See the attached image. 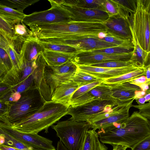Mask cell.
I'll return each instance as SVG.
<instances>
[{
  "label": "cell",
  "instance_id": "cell-26",
  "mask_svg": "<svg viewBox=\"0 0 150 150\" xmlns=\"http://www.w3.org/2000/svg\"><path fill=\"white\" fill-rule=\"evenodd\" d=\"M134 49L133 43L125 46H117L101 49L77 53L74 56H81L92 54L104 53L117 54L132 52Z\"/></svg>",
  "mask_w": 150,
  "mask_h": 150
},
{
  "label": "cell",
  "instance_id": "cell-9",
  "mask_svg": "<svg viewBox=\"0 0 150 150\" xmlns=\"http://www.w3.org/2000/svg\"><path fill=\"white\" fill-rule=\"evenodd\" d=\"M111 100L97 99L76 107L70 106L67 115L71 116L70 119L78 122H86L96 116L113 110L116 106Z\"/></svg>",
  "mask_w": 150,
  "mask_h": 150
},
{
  "label": "cell",
  "instance_id": "cell-20",
  "mask_svg": "<svg viewBox=\"0 0 150 150\" xmlns=\"http://www.w3.org/2000/svg\"><path fill=\"white\" fill-rule=\"evenodd\" d=\"M44 49L35 37L25 41L23 44L20 54L24 64L35 60Z\"/></svg>",
  "mask_w": 150,
  "mask_h": 150
},
{
  "label": "cell",
  "instance_id": "cell-16",
  "mask_svg": "<svg viewBox=\"0 0 150 150\" xmlns=\"http://www.w3.org/2000/svg\"><path fill=\"white\" fill-rule=\"evenodd\" d=\"M77 66L79 69L105 80L118 77L141 67L132 66L114 68L86 65Z\"/></svg>",
  "mask_w": 150,
  "mask_h": 150
},
{
  "label": "cell",
  "instance_id": "cell-50",
  "mask_svg": "<svg viewBox=\"0 0 150 150\" xmlns=\"http://www.w3.org/2000/svg\"><path fill=\"white\" fill-rule=\"evenodd\" d=\"M148 122L150 128V118H147Z\"/></svg>",
  "mask_w": 150,
  "mask_h": 150
},
{
  "label": "cell",
  "instance_id": "cell-13",
  "mask_svg": "<svg viewBox=\"0 0 150 150\" xmlns=\"http://www.w3.org/2000/svg\"><path fill=\"white\" fill-rule=\"evenodd\" d=\"M103 23L108 35L125 40L132 41L130 23L119 14L109 16Z\"/></svg>",
  "mask_w": 150,
  "mask_h": 150
},
{
  "label": "cell",
  "instance_id": "cell-35",
  "mask_svg": "<svg viewBox=\"0 0 150 150\" xmlns=\"http://www.w3.org/2000/svg\"><path fill=\"white\" fill-rule=\"evenodd\" d=\"M0 77L6 74L12 68V61L6 52L0 48Z\"/></svg>",
  "mask_w": 150,
  "mask_h": 150
},
{
  "label": "cell",
  "instance_id": "cell-43",
  "mask_svg": "<svg viewBox=\"0 0 150 150\" xmlns=\"http://www.w3.org/2000/svg\"><path fill=\"white\" fill-rule=\"evenodd\" d=\"M113 150H126L128 148L127 146L119 144H113Z\"/></svg>",
  "mask_w": 150,
  "mask_h": 150
},
{
  "label": "cell",
  "instance_id": "cell-40",
  "mask_svg": "<svg viewBox=\"0 0 150 150\" xmlns=\"http://www.w3.org/2000/svg\"><path fill=\"white\" fill-rule=\"evenodd\" d=\"M132 150H150V135L140 142Z\"/></svg>",
  "mask_w": 150,
  "mask_h": 150
},
{
  "label": "cell",
  "instance_id": "cell-34",
  "mask_svg": "<svg viewBox=\"0 0 150 150\" xmlns=\"http://www.w3.org/2000/svg\"><path fill=\"white\" fill-rule=\"evenodd\" d=\"M87 66L114 68L132 66L142 67L138 63L136 60L131 59L130 60L127 61H110Z\"/></svg>",
  "mask_w": 150,
  "mask_h": 150
},
{
  "label": "cell",
  "instance_id": "cell-23",
  "mask_svg": "<svg viewBox=\"0 0 150 150\" xmlns=\"http://www.w3.org/2000/svg\"><path fill=\"white\" fill-rule=\"evenodd\" d=\"M26 15L17 10L0 4V17L9 24L15 25L23 21Z\"/></svg>",
  "mask_w": 150,
  "mask_h": 150
},
{
  "label": "cell",
  "instance_id": "cell-44",
  "mask_svg": "<svg viewBox=\"0 0 150 150\" xmlns=\"http://www.w3.org/2000/svg\"><path fill=\"white\" fill-rule=\"evenodd\" d=\"M56 150H68L62 142L59 140L57 143Z\"/></svg>",
  "mask_w": 150,
  "mask_h": 150
},
{
  "label": "cell",
  "instance_id": "cell-14",
  "mask_svg": "<svg viewBox=\"0 0 150 150\" xmlns=\"http://www.w3.org/2000/svg\"><path fill=\"white\" fill-rule=\"evenodd\" d=\"M132 52L117 54L96 53L81 56H74L71 61L78 66L90 65L110 61H127L131 59Z\"/></svg>",
  "mask_w": 150,
  "mask_h": 150
},
{
  "label": "cell",
  "instance_id": "cell-17",
  "mask_svg": "<svg viewBox=\"0 0 150 150\" xmlns=\"http://www.w3.org/2000/svg\"><path fill=\"white\" fill-rule=\"evenodd\" d=\"M112 91L109 85L103 83L81 96L71 101L70 106L74 107L87 103L93 100H111Z\"/></svg>",
  "mask_w": 150,
  "mask_h": 150
},
{
  "label": "cell",
  "instance_id": "cell-47",
  "mask_svg": "<svg viewBox=\"0 0 150 150\" xmlns=\"http://www.w3.org/2000/svg\"><path fill=\"white\" fill-rule=\"evenodd\" d=\"M148 65L150 67V52L148 53L144 67H146Z\"/></svg>",
  "mask_w": 150,
  "mask_h": 150
},
{
  "label": "cell",
  "instance_id": "cell-4",
  "mask_svg": "<svg viewBox=\"0 0 150 150\" xmlns=\"http://www.w3.org/2000/svg\"><path fill=\"white\" fill-rule=\"evenodd\" d=\"M21 94L18 101L8 103L7 117L12 125L32 115L46 102L36 89L28 90Z\"/></svg>",
  "mask_w": 150,
  "mask_h": 150
},
{
  "label": "cell",
  "instance_id": "cell-19",
  "mask_svg": "<svg viewBox=\"0 0 150 150\" xmlns=\"http://www.w3.org/2000/svg\"><path fill=\"white\" fill-rule=\"evenodd\" d=\"M79 87L71 79L62 83L55 87L51 100L69 107L73 94Z\"/></svg>",
  "mask_w": 150,
  "mask_h": 150
},
{
  "label": "cell",
  "instance_id": "cell-41",
  "mask_svg": "<svg viewBox=\"0 0 150 150\" xmlns=\"http://www.w3.org/2000/svg\"><path fill=\"white\" fill-rule=\"evenodd\" d=\"M146 81L147 79L146 76L142 75L130 79L127 81L126 82H128L139 87L140 85L146 83Z\"/></svg>",
  "mask_w": 150,
  "mask_h": 150
},
{
  "label": "cell",
  "instance_id": "cell-30",
  "mask_svg": "<svg viewBox=\"0 0 150 150\" xmlns=\"http://www.w3.org/2000/svg\"><path fill=\"white\" fill-rule=\"evenodd\" d=\"M71 79L80 87L97 81H105L79 69Z\"/></svg>",
  "mask_w": 150,
  "mask_h": 150
},
{
  "label": "cell",
  "instance_id": "cell-38",
  "mask_svg": "<svg viewBox=\"0 0 150 150\" xmlns=\"http://www.w3.org/2000/svg\"><path fill=\"white\" fill-rule=\"evenodd\" d=\"M103 6L109 16L118 14L117 4L113 0H104Z\"/></svg>",
  "mask_w": 150,
  "mask_h": 150
},
{
  "label": "cell",
  "instance_id": "cell-7",
  "mask_svg": "<svg viewBox=\"0 0 150 150\" xmlns=\"http://www.w3.org/2000/svg\"><path fill=\"white\" fill-rule=\"evenodd\" d=\"M136 11L131 26L142 48L150 52V23L149 10L150 0H137Z\"/></svg>",
  "mask_w": 150,
  "mask_h": 150
},
{
  "label": "cell",
  "instance_id": "cell-6",
  "mask_svg": "<svg viewBox=\"0 0 150 150\" xmlns=\"http://www.w3.org/2000/svg\"><path fill=\"white\" fill-rule=\"evenodd\" d=\"M106 33L97 35H75L39 40L49 43L68 45L76 48L78 52L117 46L101 39Z\"/></svg>",
  "mask_w": 150,
  "mask_h": 150
},
{
  "label": "cell",
  "instance_id": "cell-46",
  "mask_svg": "<svg viewBox=\"0 0 150 150\" xmlns=\"http://www.w3.org/2000/svg\"><path fill=\"white\" fill-rule=\"evenodd\" d=\"M135 100L138 104V105H143L146 102L145 99L144 97L136 99Z\"/></svg>",
  "mask_w": 150,
  "mask_h": 150
},
{
  "label": "cell",
  "instance_id": "cell-33",
  "mask_svg": "<svg viewBox=\"0 0 150 150\" xmlns=\"http://www.w3.org/2000/svg\"><path fill=\"white\" fill-rule=\"evenodd\" d=\"M39 0H1L0 4L6 6L11 8H16L19 11L23 13L27 7L38 2Z\"/></svg>",
  "mask_w": 150,
  "mask_h": 150
},
{
  "label": "cell",
  "instance_id": "cell-49",
  "mask_svg": "<svg viewBox=\"0 0 150 150\" xmlns=\"http://www.w3.org/2000/svg\"><path fill=\"white\" fill-rule=\"evenodd\" d=\"M149 23H150V8L149 10ZM149 50L150 52V38H149Z\"/></svg>",
  "mask_w": 150,
  "mask_h": 150
},
{
  "label": "cell",
  "instance_id": "cell-32",
  "mask_svg": "<svg viewBox=\"0 0 150 150\" xmlns=\"http://www.w3.org/2000/svg\"><path fill=\"white\" fill-rule=\"evenodd\" d=\"M38 40L44 50L75 54L78 52L76 48L70 46L45 42Z\"/></svg>",
  "mask_w": 150,
  "mask_h": 150
},
{
  "label": "cell",
  "instance_id": "cell-27",
  "mask_svg": "<svg viewBox=\"0 0 150 150\" xmlns=\"http://www.w3.org/2000/svg\"><path fill=\"white\" fill-rule=\"evenodd\" d=\"M142 75L145 76V68L144 67L118 77L105 80L103 83L106 84H120L126 82L130 79Z\"/></svg>",
  "mask_w": 150,
  "mask_h": 150
},
{
  "label": "cell",
  "instance_id": "cell-28",
  "mask_svg": "<svg viewBox=\"0 0 150 150\" xmlns=\"http://www.w3.org/2000/svg\"><path fill=\"white\" fill-rule=\"evenodd\" d=\"M0 144L17 148L20 150H35L16 139L0 129Z\"/></svg>",
  "mask_w": 150,
  "mask_h": 150
},
{
  "label": "cell",
  "instance_id": "cell-24",
  "mask_svg": "<svg viewBox=\"0 0 150 150\" xmlns=\"http://www.w3.org/2000/svg\"><path fill=\"white\" fill-rule=\"evenodd\" d=\"M99 137L95 130H88L81 150H107L108 148L100 142Z\"/></svg>",
  "mask_w": 150,
  "mask_h": 150
},
{
  "label": "cell",
  "instance_id": "cell-48",
  "mask_svg": "<svg viewBox=\"0 0 150 150\" xmlns=\"http://www.w3.org/2000/svg\"><path fill=\"white\" fill-rule=\"evenodd\" d=\"M143 97L145 99L146 102H150V93L146 94Z\"/></svg>",
  "mask_w": 150,
  "mask_h": 150
},
{
  "label": "cell",
  "instance_id": "cell-31",
  "mask_svg": "<svg viewBox=\"0 0 150 150\" xmlns=\"http://www.w3.org/2000/svg\"><path fill=\"white\" fill-rule=\"evenodd\" d=\"M14 30L15 37L23 43L29 39L35 38L32 31L27 28L23 21L14 25Z\"/></svg>",
  "mask_w": 150,
  "mask_h": 150
},
{
  "label": "cell",
  "instance_id": "cell-11",
  "mask_svg": "<svg viewBox=\"0 0 150 150\" xmlns=\"http://www.w3.org/2000/svg\"><path fill=\"white\" fill-rule=\"evenodd\" d=\"M47 66L48 69L46 67L45 77L51 95L57 85L71 79L78 69V66L71 60L58 67Z\"/></svg>",
  "mask_w": 150,
  "mask_h": 150
},
{
  "label": "cell",
  "instance_id": "cell-25",
  "mask_svg": "<svg viewBox=\"0 0 150 150\" xmlns=\"http://www.w3.org/2000/svg\"><path fill=\"white\" fill-rule=\"evenodd\" d=\"M104 0H61L59 3L62 5H74L78 7L97 9L106 11L103 6Z\"/></svg>",
  "mask_w": 150,
  "mask_h": 150
},
{
  "label": "cell",
  "instance_id": "cell-42",
  "mask_svg": "<svg viewBox=\"0 0 150 150\" xmlns=\"http://www.w3.org/2000/svg\"><path fill=\"white\" fill-rule=\"evenodd\" d=\"M0 97L8 93L12 90V88L8 85L0 83Z\"/></svg>",
  "mask_w": 150,
  "mask_h": 150
},
{
  "label": "cell",
  "instance_id": "cell-39",
  "mask_svg": "<svg viewBox=\"0 0 150 150\" xmlns=\"http://www.w3.org/2000/svg\"><path fill=\"white\" fill-rule=\"evenodd\" d=\"M132 107L137 109L139 112L146 118H150V102L142 105H132Z\"/></svg>",
  "mask_w": 150,
  "mask_h": 150
},
{
  "label": "cell",
  "instance_id": "cell-2",
  "mask_svg": "<svg viewBox=\"0 0 150 150\" xmlns=\"http://www.w3.org/2000/svg\"><path fill=\"white\" fill-rule=\"evenodd\" d=\"M38 40L65 36L97 35L107 33L103 23L71 21L62 23L32 25L29 26Z\"/></svg>",
  "mask_w": 150,
  "mask_h": 150
},
{
  "label": "cell",
  "instance_id": "cell-45",
  "mask_svg": "<svg viewBox=\"0 0 150 150\" xmlns=\"http://www.w3.org/2000/svg\"><path fill=\"white\" fill-rule=\"evenodd\" d=\"M0 150H20L17 148L4 144H0Z\"/></svg>",
  "mask_w": 150,
  "mask_h": 150
},
{
  "label": "cell",
  "instance_id": "cell-12",
  "mask_svg": "<svg viewBox=\"0 0 150 150\" xmlns=\"http://www.w3.org/2000/svg\"><path fill=\"white\" fill-rule=\"evenodd\" d=\"M63 5L68 11L72 21L103 23L109 17L108 13L104 11L85 8L74 5Z\"/></svg>",
  "mask_w": 150,
  "mask_h": 150
},
{
  "label": "cell",
  "instance_id": "cell-37",
  "mask_svg": "<svg viewBox=\"0 0 150 150\" xmlns=\"http://www.w3.org/2000/svg\"><path fill=\"white\" fill-rule=\"evenodd\" d=\"M21 96V94L13 90L0 97V102H13L18 101Z\"/></svg>",
  "mask_w": 150,
  "mask_h": 150
},
{
  "label": "cell",
  "instance_id": "cell-1",
  "mask_svg": "<svg viewBox=\"0 0 150 150\" xmlns=\"http://www.w3.org/2000/svg\"><path fill=\"white\" fill-rule=\"evenodd\" d=\"M97 133L103 144L121 145L132 150L150 135V128L147 118L135 111L122 122L114 123Z\"/></svg>",
  "mask_w": 150,
  "mask_h": 150
},
{
  "label": "cell",
  "instance_id": "cell-18",
  "mask_svg": "<svg viewBox=\"0 0 150 150\" xmlns=\"http://www.w3.org/2000/svg\"><path fill=\"white\" fill-rule=\"evenodd\" d=\"M107 85L111 87V96L117 105H123L135 100L136 92L142 90L139 87L128 82Z\"/></svg>",
  "mask_w": 150,
  "mask_h": 150
},
{
  "label": "cell",
  "instance_id": "cell-5",
  "mask_svg": "<svg viewBox=\"0 0 150 150\" xmlns=\"http://www.w3.org/2000/svg\"><path fill=\"white\" fill-rule=\"evenodd\" d=\"M51 127L68 150H81L90 128L86 122H78L70 118L59 121Z\"/></svg>",
  "mask_w": 150,
  "mask_h": 150
},
{
  "label": "cell",
  "instance_id": "cell-3",
  "mask_svg": "<svg viewBox=\"0 0 150 150\" xmlns=\"http://www.w3.org/2000/svg\"><path fill=\"white\" fill-rule=\"evenodd\" d=\"M69 108L52 100L46 101L32 115L11 126L24 132L38 134L45 130L47 133L50 127L67 115Z\"/></svg>",
  "mask_w": 150,
  "mask_h": 150
},
{
  "label": "cell",
  "instance_id": "cell-15",
  "mask_svg": "<svg viewBox=\"0 0 150 150\" xmlns=\"http://www.w3.org/2000/svg\"><path fill=\"white\" fill-rule=\"evenodd\" d=\"M133 99L126 104L116 105L114 107L111 114L108 117L100 120L88 124L89 128L99 130L112 126L115 123H121L129 117V110L132 107Z\"/></svg>",
  "mask_w": 150,
  "mask_h": 150
},
{
  "label": "cell",
  "instance_id": "cell-8",
  "mask_svg": "<svg viewBox=\"0 0 150 150\" xmlns=\"http://www.w3.org/2000/svg\"><path fill=\"white\" fill-rule=\"evenodd\" d=\"M51 7L47 10L35 12L26 15L23 22L29 26L53 23H67L71 21L69 14L65 6L54 0H48Z\"/></svg>",
  "mask_w": 150,
  "mask_h": 150
},
{
  "label": "cell",
  "instance_id": "cell-29",
  "mask_svg": "<svg viewBox=\"0 0 150 150\" xmlns=\"http://www.w3.org/2000/svg\"><path fill=\"white\" fill-rule=\"evenodd\" d=\"M130 28L132 34V41L134 46V49L131 59L135 60L141 67H144L148 52L144 51L141 47L133 30L130 26Z\"/></svg>",
  "mask_w": 150,
  "mask_h": 150
},
{
  "label": "cell",
  "instance_id": "cell-36",
  "mask_svg": "<svg viewBox=\"0 0 150 150\" xmlns=\"http://www.w3.org/2000/svg\"><path fill=\"white\" fill-rule=\"evenodd\" d=\"M104 81H97L79 87L73 94L70 102L81 96L90 90L102 83Z\"/></svg>",
  "mask_w": 150,
  "mask_h": 150
},
{
  "label": "cell",
  "instance_id": "cell-21",
  "mask_svg": "<svg viewBox=\"0 0 150 150\" xmlns=\"http://www.w3.org/2000/svg\"><path fill=\"white\" fill-rule=\"evenodd\" d=\"M42 54L47 65L56 67L71 61L75 54L44 50Z\"/></svg>",
  "mask_w": 150,
  "mask_h": 150
},
{
  "label": "cell",
  "instance_id": "cell-10",
  "mask_svg": "<svg viewBox=\"0 0 150 150\" xmlns=\"http://www.w3.org/2000/svg\"><path fill=\"white\" fill-rule=\"evenodd\" d=\"M11 124L0 122V129L11 136L35 150H56L51 140L38 134L20 131L12 127Z\"/></svg>",
  "mask_w": 150,
  "mask_h": 150
},
{
  "label": "cell",
  "instance_id": "cell-22",
  "mask_svg": "<svg viewBox=\"0 0 150 150\" xmlns=\"http://www.w3.org/2000/svg\"><path fill=\"white\" fill-rule=\"evenodd\" d=\"M117 5L118 14L128 21L130 25L137 9V0H113Z\"/></svg>",
  "mask_w": 150,
  "mask_h": 150
}]
</instances>
